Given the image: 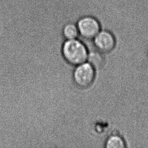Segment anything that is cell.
Here are the masks:
<instances>
[{"label":"cell","mask_w":148,"mask_h":148,"mask_svg":"<svg viewBox=\"0 0 148 148\" xmlns=\"http://www.w3.org/2000/svg\"><path fill=\"white\" fill-rule=\"evenodd\" d=\"M88 52L83 42L77 38L64 42L62 46V54L66 62L73 66H77L87 60Z\"/></svg>","instance_id":"1"},{"label":"cell","mask_w":148,"mask_h":148,"mask_svg":"<svg viewBox=\"0 0 148 148\" xmlns=\"http://www.w3.org/2000/svg\"><path fill=\"white\" fill-rule=\"evenodd\" d=\"M79 35L83 38L93 40L101 30V25L97 18L90 15H84L78 18L76 22Z\"/></svg>","instance_id":"2"},{"label":"cell","mask_w":148,"mask_h":148,"mask_svg":"<svg viewBox=\"0 0 148 148\" xmlns=\"http://www.w3.org/2000/svg\"><path fill=\"white\" fill-rule=\"evenodd\" d=\"M88 62L77 66L73 72V80L79 88H87L94 82L95 78V70Z\"/></svg>","instance_id":"3"},{"label":"cell","mask_w":148,"mask_h":148,"mask_svg":"<svg viewBox=\"0 0 148 148\" xmlns=\"http://www.w3.org/2000/svg\"><path fill=\"white\" fill-rule=\"evenodd\" d=\"M94 43L97 50L102 53L111 52L116 46V38L110 30H100L93 38Z\"/></svg>","instance_id":"4"},{"label":"cell","mask_w":148,"mask_h":148,"mask_svg":"<svg viewBox=\"0 0 148 148\" xmlns=\"http://www.w3.org/2000/svg\"><path fill=\"white\" fill-rule=\"evenodd\" d=\"M62 34L66 40L77 38L79 34L76 23L66 22L62 27Z\"/></svg>","instance_id":"5"},{"label":"cell","mask_w":148,"mask_h":148,"mask_svg":"<svg viewBox=\"0 0 148 148\" xmlns=\"http://www.w3.org/2000/svg\"><path fill=\"white\" fill-rule=\"evenodd\" d=\"M87 61L95 69H100L105 64V59L102 52L92 51L88 53Z\"/></svg>","instance_id":"6"},{"label":"cell","mask_w":148,"mask_h":148,"mask_svg":"<svg viewBox=\"0 0 148 148\" xmlns=\"http://www.w3.org/2000/svg\"><path fill=\"white\" fill-rule=\"evenodd\" d=\"M105 147L107 148H124L126 147V143L121 136L114 134L108 138Z\"/></svg>","instance_id":"7"}]
</instances>
